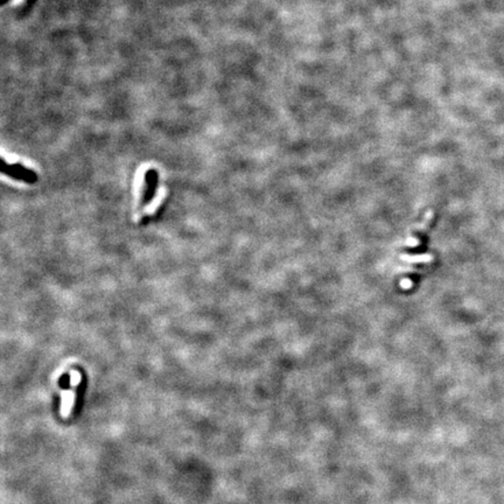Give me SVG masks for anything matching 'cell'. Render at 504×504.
Masks as SVG:
<instances>
[{
    "label": "cell",
    "mask_w": 504,
    "mask_h": 504,
    "mask_svg": "<svg viewBox=\"0 0 504 504\" xmlns=\"http://www.w3.org/2000/svg\"><path fill=\"white\" fill-rule=\"evenodd\" d=\"M2 171H3V173H6L8 175H12L15 179L24 180V181L29 182V183H33V182L36 181V176H35L34 173H33V172L25 170L24 167L18 166V165L10 166V167H7V168L5 166H4Z\"/></svg>",
    "instance_id": "cell-1"
},
{
    "label": "cell",
    "mask_w": 504,
    "mask_h": 504,
    "mask_svg": "<svg viewBox=\"0 0 504 504\" xmlns=\"http://www.w3.org/2000/svg\"><path fill=\"white\" fill-rule=\"evenodd\" d=\"M87 389V380L86 377H82L81 382L76 386V392H75V401L73 406V418H77L84 405V393Z\"/></svg>",
    "instance_id": "cell-2"
},
{
    "label": "cell",
    "mask_w": 504,
    "mask_h": 504,
    "mask_svg": "<svg viewBox=\"0 0 504 504\" xmlns=\"http://www.w3.org/2000/svg\"><path fill=\"white\" fill-rule=\"evenodd\" d=\"M157 174L154 171H150L146 176V193L144 196V203H149L154 195L155 186H157Z\"/></svg>",
    "instance_id": "cell-3"
},
{
    "label": "cell",
    "mask_w": 504,
    "mask_h": 504,
    "mask_svg": "<svg viewBox=\"0 0 504 504\" xmlns=\"http://www.w3.org/2000/svg\"><path fill=\"white\" fill-rule=\"evenodd\" d=\"M401 259L403 262H405L407 264H428L432 263L434 260V256L431 254H425V255H402Z\"/></svg>",
    "instance_id": "cell-4"
},
{
    "label": "cell",
    "mask_w": 504,
    "mask_h": 504,
    "mask_svg": "<svg viewBox=\"0 0 504 504\" xmlns=\"http://www.w3.org/2000/svg\"><path fill=\"white\" fill-rule=\"evenodd\" d=\"M58 386L62 390H69L70 389V375L69 373H63L58 380Z\"/></svg>",
    "instance_id": "cell-5"
},
{
    "label": "cell",
    "mask_w": 504,
    "mask_h": 504,
    "mask_svg": "<svg viewBox=\"0 0 504 504\" xmlns=\"http://www.w3.org/2000/svg\"><path fill=\"white\" fill-rule=\"evenodd\" d=\"M419 244H420V239L415 236H410L404 243V245L407 247H415Z\"/></svg>",
    "instance_id": "cell-6"
},
{
    "label": "cell",
    "mask_w": 504,
    "mask_h": 504,
    "mask_svg": "<svg viewBox=\"0 0 504 504\" xmlns=\"http://www.w3.org/2000/svg\"><path fill=\"white\" fill-rule=\"evenodd\" d=\"M399 285H401L402 288L409 289V288H411V287L413 286V283H412V280H411V279L404 278V279L401 280V283H399Z\"/></svg>",
    "instance_id": "cell-7"
}]
</instances>
